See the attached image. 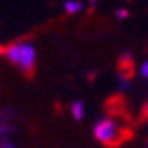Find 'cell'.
Masks as SVG:
<instances>
[{"mask_svg":"<svg viewBox=\"0 0 148 148\" xmlns=\"http://www.w3.org/2000/svg\"><path fill=\"white\" fill-rule=\"evenodd\" d=\"M145 115H146V118H148V102L145 104Z\"/></svg>","mask_w":148,"mask_h":148,"instance_id":"30bf717a","label":"cell"},{"mask_svg":"<svg viewBox=\"0 0 148 148\" xmlns=\"http://www.w3.org/2000/svg\"><path fill=\"white\" fill-rule=\"evenodd\" d=\"M71 115H72V118L74 120H83L85 118V113H86V108H85V102L83 101H74L72 104H71Z\"/></svg>","mask_w":148,"mask_h":148,"instance_id":"3957f363","label":"cell"},{"mask_svg":"<svg viewBox=\"0 0 148 148\" xmlns=\"http://www.w3.org/2000/svg\"><path fill=\"white\" fill-rule=\"evenodd\" d=\"M97 2H99V0H88V5L94 7V5H97Z\"/></svg>","mask_w":148,"mask_h":148,"instance_id":"9c48e42d","label":"cell"},{"mask_svg":"<svg viewBox=\"0 0 148 148\" xmlns=\"http://www.w3.org/2000/svg\"><path fill=\"white\" fill-rule=\"evenodd\" d=\"M0 148H16V145L9 138H4L2 141H0Z\"/></svg>","mask_w":148,"mask_h":148,"instance_id":"ba28073f","label":"cell"},{"mask_svg":"<svg viewBox=\"0 0 148 148\" xmlns=\"http://www.w3.org/2000/svg\"><path fill=\"white\" fill-rule=\"evenodd\" d=\"M139 72H141V76L145 78V79H148V58L141 64V67H139Z\"/></svg>","mask_w":148,"mask_h":148,"instance_id":"52a82bcc","label":"cell"},{"mask_svg":"<svg viewBox=\"0 0 148 148\" xmlns=\"http://www.w3.org/2000/svg\"><path fill=\"white\" fill-rule=\"evenodd\" d=\"M132 55L131 53H123L120 57V72H127L131 74V67H132Z\"/></svg>","mask_w":148,"mask_h":148,"instance_id":"5b68a950","label":"cell"},{"mask_svg":"<svg viewBox=\"0 0 148 148\" xmlns=\"http://www.w3.org/2000/svg\"><path fill=\"white\" fill-rule=\"evenodd\" d=\"M129 136L125 125L113 115H106L94 125V138L104 146H118Z\"/></svg>","mask_w":148,"mask_h":148,"instance_id":"7a4b0ae2","label":"cell"},{"mask_svg":"<svg viewBox=\"0 0 148 148\" xmlns=\"http://www.w3.org/2000/svg\"><path fill=\"white\" fill-rule=\"evenodd\" d=\"M4 57L16 67L20 69L23 74H32L37 60V51L35 46L28 41H14L7 46L2 48L0 51Z\"/></svg>","mask_w":148,"mask_h":148,"instance_id":"6da1fadb","label":"cell"},{"mask_svg":"<svg viewBox=\"0 0 148 148\" xmlns=\"http://www.w3.org/2000/svg\"><path fill=\"white\" fill-rule=\"evenodd\" d=\"M83 2L81 0H65L64 2V11L67 12V14H79L81 11H83Z\"/></svg>","mask_w":148,"mask_h":148,"instance_id":"277c9868","label":"cell"},{"mask_svg":"<svg viewBox=\"0 0 148 148\" xmlns=\"http://www.w3.org/2000/svg\"><path fill=\"white\" fill-rule=\"evenodd\" d=\"M115 16H116V20H125V18H129V9L127 7H118Z\"/></svg>","mask_w":148,"mask_h":148,"instance_id":"8992f818","label":"cell"}]
</instances>
